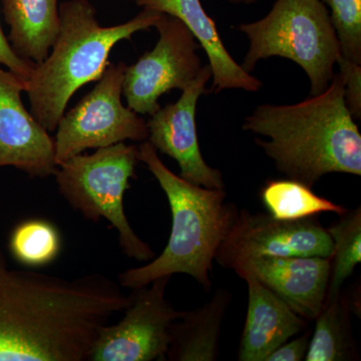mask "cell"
<instances>
[{"mask_svg": "<svg viewBox=\"0 0 361 361\" xmlns=\"http://www.w3.org/2000/svg\"><path fill=\"white\" fill-rule=\"evenodd\" d=\"M130 301L106 275L11 269L0 252V361H89L102 330Z\"/></svg>", "mask_w": 361, "mask_h": 361, "instance_id": "1", "label": "cell"}, {"mask_svg": "<svg viewBox=\"0 0 361 361\" xmlns=\"http://www.w3.org/2000/svg\"><path fill=\"white\" fill-rule=\"evenodd\" d=\"M288 179L312 188L331 173L361 175V135L344 102L341 73L322 94L294 104H261L242 126Z\"/></svg>", "mask_w": 361, "mask_h": 361, "instance_id": "2", "label": "cell"}, {"mask_svg": "<svg viewBox=\"0 0 361 361\" xmlns=\"http://www.w3.org/2000/svg\"><path fill=\"white\" fill-rule=\"evenodd\" d=\"M137 159L167 196L172 229L160 255L141 267L123 271L118 284L123 288L137 289L158 278L182 273L193 277L204 291H210L216 254L234 225L238 208L226 201L225 190L198 186L176 175L148 141L137 147Z\"/></svg>", "mask_w": 361, "mask_h": 361, "instance_id": "3", "label": "cell"}, {"mask_svg": "<svg viewBox=\"0 0 361 361\" xmlns=\"http://www.w3.org/2000/svg\"><path fill=\"white\" fill-rule=\"evenodd\" d=\"M161 14L142 9L127 23L103 26L89 0L63 2L58 37L47 58L35 66L26 82L30 113L35 120L47 132H54L71 97L104 75L115 45L155 26Z\"/></svg>", "mask_w": 361, "mask_h": 361, "instance_id": "4", "label": "cell"}, {"mask_svg": "<svg viewBox=\"0 0 361 361\" xmlns=\"http://www.w3.org/2000/svg\"><path fill=\"white\" fill-rule=\"evenodd\" d=\"M236 30L250 42L241 65L248 73L262 59H290L310 78V97L322 94L334 80L341 45L322 0H276L262 20L243 23Z\"/></svg>", "mask_w": 361, "mask_h": 361, "instance_id": "5", "label": "cell"}, {"mask_svg": "<svg viewBox=\"0 0 361 361\" xmlns=\"http://www.w3.org/2000/svg\"><path fill=\"white\" fill-rule=\"evenodd\" d=\"M137 161V146L118 142L63 161L54 177L59 193L73 209L92 222L109 221L118 233L123 254L147 262L155 253L135 234L123 207Z\"/></svg>", "mask_w": 361, "mask_h": 361, "instance_id": "6", "label": "cell"}, {"mask_svg": "<svg viewBox=\"0 0 361 361\" xmlns=\"http://www.w3.org/2000/svg\"><path fill=\"white\" fill-rule=\"evenodd\" d=\"M126 66L110 63L94 89L61 116L54 137L56 165L89 149L148 140L147 121L123 104Z\"/></svg>", "mask_w": 361, "mask_h": 361, "instance_id": "7", "label": "cell"}, {"mask_svg": "<svg viewBox=\"0 0 361 361\" xmlns=\"http://www.w3.org/2000/svg\"><path fill=\"white\" fill-rule=\"evenodd\" d=\"M155 27L160 35L156 47L126 66L123 82L128 106L149 116L160 110L163 94L186 89L202 68L200 44L182 21L161 13Z\"/></svg>", "mask_w": 361, "mask_h": 361, "instance_id": "8", "label": "cell"}, {"mask_svg": "<svg viewBox=\"0 0 361 361\" xmlns=\"http://www.w3.org/2000/svg\"><path fill=\"white\" fill-rule=\"evenodd\" d=\"M331 237L317 216L299 220H278L269 213L239 211L234 225L221 244L215 261L236 271L263 257H331Z\"/></svg>", "mask_w": 361, "mask_h": 361, "instance_id": "9", "label": "cell"}, {"mask_svg": "<svg viewBox=\"0 0 361 361\" xmlns=\"http://www.w3.org/2000/svg\"><path fill=\"white\" fill-rule=\"evenodd\" d=\"M171 278H158L147 286L132 289L125 315L116 324L104 327L89 361L166 360L171 329L183 312L166 298Z\"/></svg>", "mask_w": 361, "mask_h": 361, "instance_id": "10", "label": "cell"}, {"mask_svg": "<svg viewBox=\"0 0 361 361\" xmlns=\"http://www.w3.org/2000/svg\"><path fill=\"white\" fill-rule=\"evenodd\" d=\"M211 78L210 66H202L198 77L183 90L182 96L175 104H168L151 116L147 122V141L157 151L177 161L183 179L208 189L224 190L222 172L210 167L204 160L197 133V104L205 94Z\"/></svg>", "mask_w": 361, "mask_h": 361, "instance_id": "11", "label": "cell"}, {"mask_svg": "<svg viewBox=\"0 0 361 361\" xmlns=\"http://www.w3.org/2000/svg\"><path fill=\"white\" fill-rule=\"evenodd\" d=\"M26 80L0 65V168L14 167L30 178L54 175V141L21 99Z\"/></svg>", "mask_w": 361, "mask_h": 361, "instance_id": "12", "label": "cell"}, {"mask_svg": "<svg viewBox=\"0 0 361 361\" xmlns=\"http://www.w3.org/2000/svg\"><path fill=\"white\" fill-rule=\"evenodd\" d=\"M331 261L318 257H263L235 271L253 275L303 319L315 320L324 306Z\"/></svg>", "mask_w": 361, "mask_h": 361, "instance_id": "13", "label": "cell"}, {"mask_svg": "<svg viewBox=\"0 0 361 361\" xmlns=\"http://www.w3.org/2000/svg\"><path fill=\"white\" fill-rule=\"evenodd\" d=\"M147 11L167 14L182 21L189 28L209 59L212 71L211 92L218 94L225 90H243L256 92L262 82L237 63L226 49L215 20L209 16L200 0H135Z\"/></svg>", "mask_w": 361, "mask_h": 361, "instance_id": "14", "label": "cell"}, {"mask_svg": "<svg viewBox=\"0 0 361 361\" xmlns=\"http://www.w3.org/2000/svg\"><path fill=\"white\" fill-rule=\"evenodd\" d=\"M248 286V310L238 360L265 361L271 353L305 329L307 322L253 275H242Z\"/></svg>", "mask_w": 361, "mask_h": 361, "instance_id": "15", "label": "cell"}, {"mask_svg": "<svg viewBox=\"0 0 361 361\" xmlns=\"http://www.w3.org/2000/svg\"><path fill=\"white\" fill-rule=\"evenodd\" d=\"M231 301V292L219 288L200 307L183 311L171 329V343L166 360H217L221 330Z\"/></svg>", "mask_w": 361, "mask_h": 361, "instance_id": "16", "label": "cell"}, {"mask_svg": "<svg viewBox=\"0 0 361 361\" xmlns=\"http://www.w3.org/2000/svg\"><path fill=\"white\" fill-rule=\"evenodd\" d=\"M18 56L39 63L49 56L61 28L59 0H0Z\"/></svg>", "mask_w": 361, "mask_h": 361, "instance_id": "17", "label": "cell"}, {"mask_svg": "<svg viewBox=\"0 0 361 361\" xmlns=\"http://www.w3.org/2000/svg\"><path fill=\"white\" fill-rule=\"evenodd\" d=\"M304 360L343 361L355 353L351 334L350 307L341 294L324 302Z\"/></svg>", "mask_w": 361, "mask_h": 361, "instance_id": "18", "label": "cell"}, {"mask_svg": "<svg viewBox=\"0 0 361 361\" xmlns=\"http://www.w3.org/2000/svg\"><path fill=\"white\" fill-rule=\"evenodd\" d=\"M260 198L268 213L278 220L304 219L326 212L341 216L348 211L318 196L312 188L291 179L268 180L261 190Z\"/></svg>", "mask_w": 361, "mask_h": 361, "instance_id": "19", "label": "cell"}, {"mask_svg": "<svg viewBox=\"0 0 361 361\" xmlns=\"http://www.w3.org/2000/svg\"><path fill=\"white\" fill-rule=\"evenodd\" d=\"M331 237V271L325 301L341 294L342 285L353 275L361 262V210L360 207L346 211L338 221L327 228Z\"/></svg>", "mask_w": 361, "mask_h": 361, "instance_id": "20", "label": "cell"}, {"mask_svg": "<svg viewBox=\"0 0 361 361\" xmlns=\"http://www.w3.org/2000/svg\"><path fill=\"white\" fill-rule=\"evenodd\" d=\"M61 249V235L49 221H23L14 228L9 238L11 255L26 267L49 264L58 257Z\"/></svg>", "mask_w": 361, "mask_h": 361, "instance_id": "21", "label": "cell"}, {"mask_svg": "<svg viewBox=\"0 0 361 361\" xmlns=\"http://www.w3.org/2000/svg\"><path fill=\"white\" fill-rule=\"evenodd\" d=\"M330 7L341 56L361 66V0H322Z\"/></svg>", "mask_w": 361, "mask_h": 361, "instance_id": "22", "label": "cell"}, {"mask_svg": "<svg viewBox=\"0 0 361 361\" xmlns=\"http://www.w3.org/2000/svg\"><path fill=\"white\" fill-rule=\"evenodd\" d=\"M343 80L344 102L355 120L361 118V66L339 56L337 63Z\"/></svg>", "mask_w": 361, "mask_h": 361, "instance_id": "23", "label": "cell"}, {"mask_svg": "<svg viewBox=\"0 0 361 361\" xmlns=\"http://www.w3.org/2000/svg\"><path fill=\"white\" fill-rule=\"evenodd\" d=\"M0 65L6 66L9 71H13L26 82L32 77L35 66V63L25 61L16 54L8 39L4 35L1 25H0Z\"/></svg>", "mask_w": 361, "mask_h": 361, "instance_id": "24", "label": "cell"}, {"mask_svg": "<svg viewBox=\"0 0 361 361\" xmlns=\"http://www.w3.org/2000/svg\"><path fill=\"white\" fill-rule=\"evenodd\" d=\"M311 332L289 339L271 353L265 361H301L305 358L310 346Z\"/></svg>", "mask_w": 361, "mask_h": 361, "instance_id": "25", "label": "cell"}, {"mask_svg": "<svg viewBox=\"0 0 361 361\" xmlns=\"http://www.w3.org/2000/svg\"><path fill=\"white\" fill-rule=\"evenodd\" d=\"M228 2L233 4H252L259 1V0H227Z\"/></svg>", "mask_w": 361, "mask_h": 361, "instance_id": "26", "label": "cell"}, {"mask_svg": "<svg viewBox=\"0 0 361 361\" xmlns=\"http://www.w3.org/2000/svg\"><path fill=\"white\" fill-rule=\"evenodd\" d=\"M130 1H135V0H130Z\"/></svg>", "mask_w": 361, "mask_h": 361, "instance_id": "27", "label": "cell"}]
</instances>
